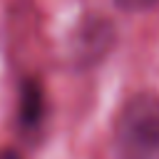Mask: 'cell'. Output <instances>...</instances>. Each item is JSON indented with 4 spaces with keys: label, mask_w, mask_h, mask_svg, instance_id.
<instances>
[{
    "label": "cell",
    "mask_w": 159,
    "mask_h": 159,
    "mask_svg": "<svg viewBox=\"0 0 159 159\" xmlns=\"http://www.w3.org/2000/svg\"><path fill=\"white\" fill-rule=\"evenodd\" d=\"M114 5L124 12H144L159 5V0H114Z\"/></svg>",
    "instance_id": "obj_4"
},
{
    "label": "cell",
    "mask_w": 159,
    "mask_h": 159,
    "mask_svg": "<svg viewBox=\"0 0 159 159\" xmlns=\"http://www.w3.org/2000/svg\"><path fill=\"white\" fill-rule=\"evenodd\" d=\"M0 159H22L15 149H0Z\"/></svg>",
    "instance_id": "obj_5"
},
{
    "label": "cell",
    "mask_w": 159,
    "mask_h": 159,
    "mask_svg": "<svg viewBox=\"0 0 159 159\" xmlns=\"http://www.w3.org/2000/svg\"><path fill=\"white\" fill-rule=\"evenodd\" d=\"M117 159H159V94H132L114 119Z\"/></svg>",
    "instance_id": "obj_1"
},
{
    "label": "cell",
    "mask_w": 159,
    "mask_h": 159,
    "mask_svg": "<svg viewBox=\"0 0 159 159\" xmlns=\"http://www.w3.org/2000/svg\"><path fill=\"white\" fill-rule=\"evenodd\" d=\"M112 45H114V27L107 17H84L70 40L72 60L82 70L102 62L104 55L112 50Z\"/></svg>",
    "instance_id": "obj_2"
},
{
    "label": "cell",
    "mask_w": 159,
    "mask_h": 159,
    "mask_svg": "<svg viewBox=\"0 0 159 159\" xmlns=\"http://www.w3.org/2000/svg\"><path fill=\"white\" fill-rule=\"evenodd\" d=\"M17 117L25 129H37L45 122V89L35 77L22 80V84H20Z\"/></svg>",
    "instance_id": "obj_3"
}]
</instances>
